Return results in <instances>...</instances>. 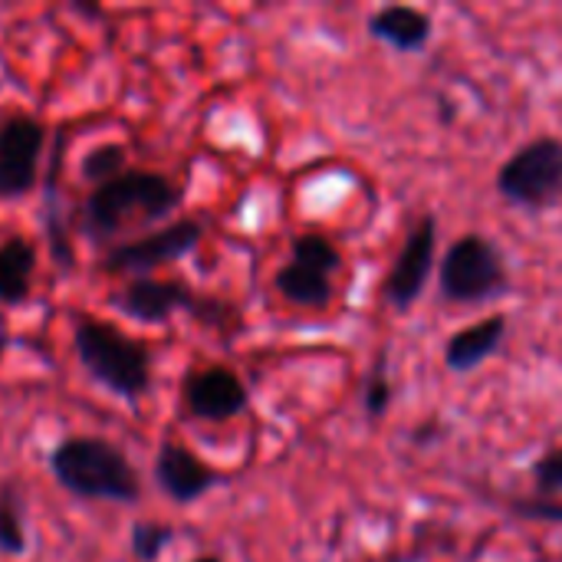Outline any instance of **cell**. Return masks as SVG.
Returning a JSON list of instances; mask_svg holds the SVG:
<instances>
[{
    "mask_svg": "<svg viewBox=\"0 0 562 562\" xmlns=\"http://www.w3.org/2000/svg\"><path fill=\"white\" fill-rule=\"evenodd\" d=\"M431 16L418 7H405V3H389V7H379L372 16H369V33L398 49V53H418L428 46L431 40Z\"/></svg>",
    "mask_w": 562,
    "mask_h": 562,
    "instance_id": "14",
    "label": "cell"
},
{
    "mask_svg": "<svg viewBox=\"0 0 562 562\" xmlns=\"http://www.w3.org/2000/svg\"><path fill=\"white\" fill-rule=\"evenodd\" d=\"M507 316H487V319H477L464 329H458L448 342H445V366L451 372H474L477 366H484L491 356L501 352L504 339H507Z\"/></svg>",
    "mask_w": 562,
    "mask_h": 562,
    "instance_id": "13",
    "label": "cell"
},
{
    "mask_svg": "<svg viewBox=\"0 0 562 562\" xmlns=\"http://www.w3.org/2000/svg\"><path fill=\"white\" fill-rule=\"evenodd\" d=\"M46 125L23 109L0 112V201L26 198L40 178Z\"/></svg>",
    "mask_w": 562,
    "mask_h": 562,
    "instance_id": "9",
    "label": "cell"
},
{
    "mask_svg": "<svg viewBox=\"0 0 562 562\" xmlns=\"http://www.w3.org/2000/svg\"><path fill=\"white\" fill-rule=\"evenodd\" d=\"M204 240V224L198 217H178L155 231L135 234L99 257L102 273H128L132 277H155L158 267L184 260Z\"/></svg>",
    "mask_w": 562,
    "mask_h": 562,
    "instance_id": "7",
    "label": "cell"
},
{
    "mask_svg": "<svg viewBox=\"0 0 562 562\" xmlns=\"http://www.w3.org/2000/svg\"><path fill=\"white\" fill-rule=\"evenodd\" d=\"M191 562H224L221 557H198V560H191Z\"/></svg>",
    "mask_w": 562,
    "mask_h": 562,
    "instance_id": "22",
    "label": "cell"
},
{
    "mask_svg": "<svg viewBox=\"0 0 562 562\" xmlns=\"http://www.w3.org/2000/svg\"><path fill=\"white\" fill-rule=\"evenodd\" d=\"M72 352L82 369L112 395L138 402L151 389V349L115 323L79 316L72 323Z\"/></svg>",
    "mask_w": 562,
    "mask_h": 562,
    "instance_id": "3",
    "label": "cell"
},
{
    "mask_svg": "<svg viewBox=\"0 0 562 562\" xmlns=\"http://www.w3.org/2000/svg\"><path fill=\"white\" fill-rule=\"evenodd\" d=\"M181 201L184 188L175 178L151 168H125L122 175L89 188L76 227L89 244H102L109 250L142 227H161Z\"/></svg>",
    "mask_w": 562,
    "mask_h": 562,
    "instance_id": "1",
    "label": "cell"
},
{
    "mask_svg": "<svg viewBox=\"0 0 562 562\" xmlns=\"http://www.w3.org/2000/svg\"><path fill=\"white\" fill-rule=\"evenodd\" d=\"M342 270V250L326 234H296L290 240V260L277 270L273 290L300 310H326L336 296V273Z\"/></svg>",
    "mask_w": 562,
    "mask_h": 562,
    "instance_id": "5",
    "label": "cell"
},
{
    "mask_svg": "<svg viewBox=\"0 0 562 562\" xmlns=\"http://www.w3.org/2000/svg\"><path fill=\"white\" fill-rule=\"evenodd\" d=\"M481 497L520 520H537V524H557L562 527V501L560 497H540V494H497V491H481Z\"/></svg>",
    "mask_w": 562,
    "mask_h": 562,
    "instance_id": "17",
    "label": "cell"
},
{
    "mask_svg": "<svg viewBox=\"0 0 562 562\" xmlns=\"http://www.w3.org/2000/svg\"><path fill=\"white\" fill-rule=\"evenodd\" d=\"M125 168H128V151H125V145H122V142H102V145H95V148L86 151L79 175H82L89 184H102V181L122 175Z\"/></svg>",
    "mask_w": 562,
    "mask_h": 562,
    "instance_id": "19",
    "label": "cell"
},
{
    "mask_svg": "<svg viewBox=\"0 0 562 562\" xmlns=\"http://www.w3.org/2000/svg\"><path fill=\"white\" fill-rule=\"evenodd\" d=\"M435 263H438V217L422 214L405 234V244L382 283V300L392 310L408 313L422 300Z\"/></svg>",
    "mask_w": 562,
    "mask_h": 562,
    "instance_id": "10",
    "label": "cell"
},
{
    "mask_svg": "<svg viewBox=\"0 0 562 562\" xmlns=\"http://www.w3.org/2000/svg\"><path fill=\"white\" fill-rule=\"evenodd\" d=\"M438 286L448 303L481 306L510 293V270L504 250L484 234L458 237L438 260Z\"/></svg>",
    "mask_w": 562,
    "mask_h": 562,
    "instance_id": "4",
    "label": "cell"
},
{
    "mask_svg": "<svg viewBox=\"0 0 562 562\" xmlns=\"http://www.w3.org/2000/svg\"><path fill=\"white\" fill-rule=\"evenodd\" d=\"M155 484L158 491L178 504V507H188V504H198L204 494H211L217 484L227 481L224 471H217L214 464H207L201 454H194L184 441H175V438H165L158 454H155Z\"/></svg>",
    "mask_w": 562,
    "mask_h": 562,
    "instance_id": "12",
    "label": "cell"
},
{
    "mask_svg": "<svg viewBox=\"0 0 562 562\" xmlns=\"http://www.w3.org/2000/svg\"><path fill=\"white\" fill-rule=\"evenodd\" d=\"M109 306L142 326H161L175 313H198L201 319H214V313L224 310L214 300H201L184 280L168 277H132L109 293Z\"/></svg>",
    "mask_w": 562,
    "mask_h": 562,
    "instance_id": "8",
    "label": "cell"
},
{
    "mask_svg": "<svg viewBox=\"0 0 562 562\" xmlns=\"http://www.w3.org/2000/svg\"><path fill=\"white\" fill-rule=\"evenodd\" d=\"M175 543V527L165 520H135L128 530V553L135 562H158Z\"/></svg>",
    "mask_w": 562,
    "mask_h": 562,
    "instance_id": "18",
    "label": "cell"
},
{
    "mask_svg": "<svg viewBox=\"0 0 562 562\" xmlns=\"http://www.w3.org/2000/svg\"><path fill=\"white\" fill-rule=\"evenodd\" d=\"M46 464L56 484L79 501H109V504L142 501V477L132 458L109 438L69 435L56 441Z\"/></svg>",
    "mask_w": 562,
    "mask_h": 562,
    "instance_id": "2",
    "label": "cell"
},
{
    "mask_svg": "<svg viewBox=\"0 0 562 562\" xmlns=\"http://www.w3.org/2000/svg\"><path fill=\"white\" fill-rule=\"evenodd\" d=\"M30 550L26 533V504L16 487V481L0 484V553L3 557H23Z\"/></svg>",
    "mask_w": 562,
    "mask_h": 562,
    "instance_id": "16",
    "label": "cell"
},
{
    "mask_svg": "<svg viewBox=\"0 0 562 562\" xmlns=\"http://www.w3.org/2000/svg\"><path fill=\"white\" fill-rule=\"evenodd\" d=\"M181 405L198 422L224 425L247 412L250 392L231 366L207 362V366H194L181 379Z\"/></svg>",
    "mask_w": 562,
    "mask_h": 562,
    "instance_id": "11",
    "label": "cell"
},
{
    "mask_svg": "<svg viewBox=\"0 0 562 562\" xmlns=\"http://www.w3.org/2000/svg\"><path fill=\"white\" fill-rule=\"evenodd\" d=\"M36 263L40 254L26 234H10L0 244V306H20L30 300Z\"/></svg>",
    "mask_w": 562,
    "mask_h": 562,
    "instance_id": "15",
    "label": "cell"
},
{
    "mask_svg": "<svg viewBox=\"0 0 562 562\" xmlns=\"http://www.w3.org/2000/svg\"><path fill=\"white\" fill-rule=\"evenodd\" d=\"M497 194L524 211H547L562 201V138L540 135L520 145L497 168Z\"/></svg>",
    "mask_w": 562,
    "mask_h": 562,
    "instance_id": "6",
    "label": "cell"
},
{
    "mask_svg": "<svg viewBox=\"0 0 562 562\" xmlns=\"http://www.w3.org/2000/svg\"><path fill=\"white\" fill-rule=\"evenodd\" d=\"M362 405L372 422H382L392 408V379H389V352L382 349L369 369L366 389H362Z\"/></svg>",
    "mask_w": 562,
    "mask_h": 562,
    "instance_id": "20",
    "label": "cell"
},
{
    "mask_svg": "<svg viewBox=\"0 0 562 562\" xmlns=\"http://www.w3.org/2000/svg\"><path fill=\"white\" fill-rule=\"evenodd\" d=\"M530 481L540 497H562V445H553L530 464Z\"/></svg>",
    "mask_w": 562,
    "mask_h": 562,
    "instance_id": "21",
    "label": "cell"
}]
</instances>
